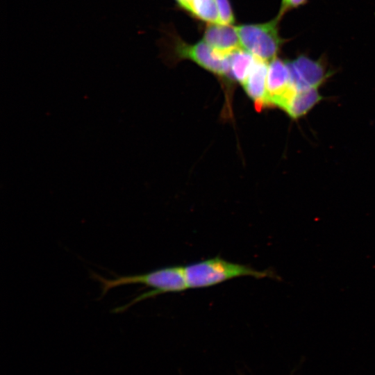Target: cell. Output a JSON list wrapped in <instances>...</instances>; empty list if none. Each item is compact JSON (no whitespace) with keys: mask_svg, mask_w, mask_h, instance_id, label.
Instances as JSON below:
<instances>
[{"mask_svg":"<svg viewBox=\"0 0 375 375\" xmlns=\"http://www.w3.org/2000/svg\"><path fill=\"white\" fill-rule=\"evenodd\" d=\"M281 20L276 16L267 22L235 26L242 47L266 62L276 58L287 41L279 34Z\"/></svg>","mask_w":375,"mask_h":375,"instance_id":"obj_3","label":"cell"},{"mask_svg":"<svg viewBox=\"0 0 375 375\" xmlns=\"http://www.w3.org/2000/svg\"><path fill=\"white\" fill-rule=\"evenodd\" d=\"M90 277L100 283L101 297L114 288L126 285L141 284L153 289L135 297L127 303L114 308L112 312L115 313L124 312L144 299L164 293L180 292L188 289L183 266L178 265L165 267L144 274L116 276L111 279L106 278L94 272L91 273Z\"/></svg>","mask_w":375,"mask_h":375,"instance_id":"obj_1","label":"cell"},{"mask_svg":"<svg viewBox=\"0 0 375 375\" xmlns=\"http://www.w3.org/2000/svg\"><path fill=\"white\" fill-rule=\"evenodd\" d=\"M184 274L190 289L213 286L226 281L242 276L256 278H277L271 270H257L249 265L235 263L219 256L183 266Z\"/></svg>","mask_w":375,"mask_h":375,"instance_id":"obj_2","label":"cell"},{"mask_svg":"<svg viewBox=\"0 0 375 375\" xmlns=\"http://www.w3.org/2000/svg\"><path fill=\"white\" fill-rule=\"evenodd\" d=\"M174 39V51L178 58L189 59L216 75L231 79L228 55L219 53L204 41L190 44L181 38Z\"/></svg>","mask_w":375,"mask_h":375,"instance_id":"obj_4","label":"cell"},{"mask_svg":"<svg viewBox=\"0 0 375 375\" xmlns=\"http://www.w3.org/2000/svg\"><path fill=\"white\" fill-rule=\"evenodd\" d=\"M219 13V24L231 25L234 15L229 0H216Z\"/></svg>","mask_w":375,"mask_h":375,"instance_id":"obj_12","label":"cell"},{"mask_svg":"<svg viewBox=\"0 0 375 375\" xmlns=\"http://www.w3.org/2000/svg\"><path fill=\"white\" fill-rule=\"evenodd\" d=\"M309 0H281L278 17L281 19L288 12L305 6Z\"/></svg>","mask_w":375,"mask_h":375,"instance_id":"obj_13","label":"cell"},{"mask_svg":"<svg viewBox=\"0 0 375 375\" xmlns=\"http://www.w3.org/2000/svg\"><path fill=\"white\" fill-rule=\"evenodd\" d=\"M203 41L222 55H228L242 47L235 27L219 23L206 25Z\"/></svg>","mask_w":375,"mask_h":375,"instance_id":"obj_7","label":"cell"},{"mask_svg":"<svg viewBox=\"0 0 375 375\" xmlns=\"http://www.w3.org/2000/svg\"><path fill=\"white\" fill-rule=\"evenodd\" d=\"M295 91L290 83L287 61L277 57L272 60L267 76V106H276L282 109Z\"/></svg>","mask_w":375,"mask_h":375,"instance_id":"obj_6","label":"cell"},{"mask_svg":"<svg viewBox=\"0 0 375 375\" xmlns=\"http://www.w3.org/2000/svg\"><path fill=\"white\" fill-rule=\"evenodd\" d=\"M322 99L317 88L295 91L282 109L292 119L306 115Z\"/></svg>","mask_w":375,"mask_h":375,"instance_id":"obj_9","label":"cell"},{"mask_svg":"<svg viewBox=\"0 0 375 375\" xmlns=\"http://www.w3.org/2000/svg\"><path fill=\"white\" fill-rule=\"evenodd\" d=\"M267 62L256 57L254 64L244 83V89L253 101L256 108L261 110L267 104Z\"/></svg>","mask_w":375,"mask_h":375,"instance_id":"obj_8","label":"cell"},{"mask_svg":"<svg viewBox=\"0 0 375 375\" xmlns=\"http://www.w3.org/2000/svg\"><path fill=\"white\" fill-rule=\"evenodd\" d=\"M185 10L203 22L219 23L216 0H191Z\"/></svg>","mask_w":375,"mask_h":375,"instance_id":"obj_11","label":"cell"},{"mask_svg":"<svg viewBox=\"0 0 375 375\" xmlns=\"http://www.w3.org/2000/svg\"><path fill=\"white\" fill-rule=\"evenodd\" d=\"M176 1L178 2V3H179L181 0H176Z\"/></svg>","mask_w":375,"mask_h":375,"instance_id":"obj_15","label":"cell"},{"mask_svg":"<svg viewBox=\"0 0 375 375\" xmlns=\"http://www.w3.org/2000/svg\"><path fill=\"white\" fill-rule=\"evenodd\" d=\"M287 62L290 83L296 91L318 88L331 74L322 59L313 60L301 54Z\"/></svg>","mask_w":375,"mask_h":375,"instance_id":"obj_5","label":"cell"},{"mask_svg":"<svg viewBox=\"0 0 375 375\" xmlns=\"http://www.w3.org/2000/svg\"><path fill=\"white\" fill-rule=\"evenodd\" d=\"M190 1L191 0H181L178 4L185 10Z\"/></svg>","mask_w":375,"mask_h":375,"instance_id":"obj_14","label":"cell"},{"mask_svg":"<svg viewBox=\"0 0 375 375\" xmlns=\"http://www.w3.org/2000/svg\"><path fill=\"white\" fill-rule=\"evenodd\" d=\"M231 78L242 84L248 76L256 60V57L243 48L228 54Z\"/></svg>","mask_w":375,"mask_h":375,"instance_id":"obj_10","label":"cell"}]
</instances>
